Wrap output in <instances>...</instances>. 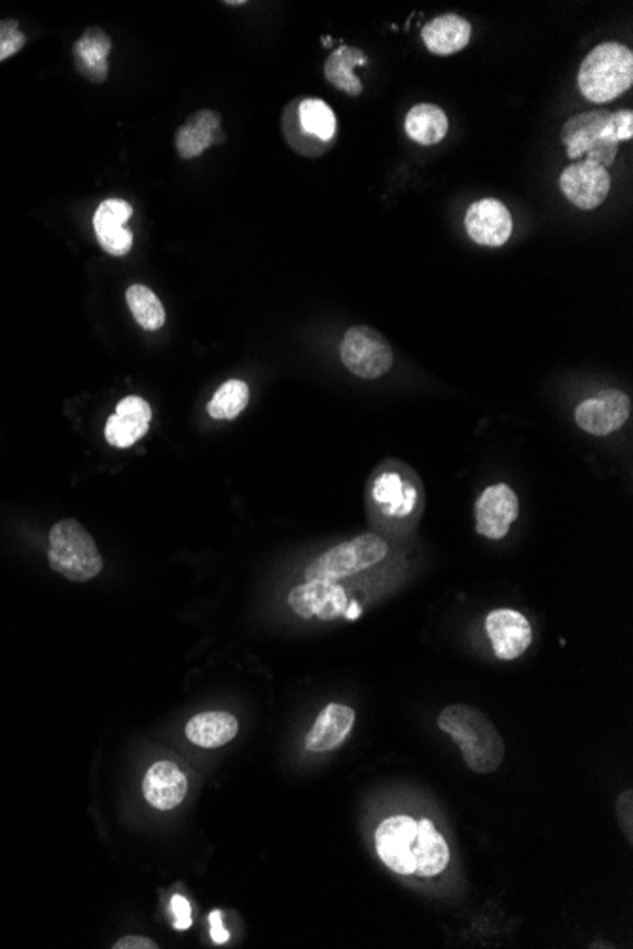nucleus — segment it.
I'll return each mask as SVG.
<instances>
[{
	"mask_svg": "<svg viewBox=\"0 0 633 949\" xmlns=\"http://www.w3.org/2000/svg\"><path fill=\"white\" fill-rule=\"evenodd\" d=\"M438 726L461 749L472 772L492 773L505 759V741L486 714L469 705H449L438 716Z\"/></svg>",
	"mask_w": 633,
	"mask_h": 949,
	"instance_id": "nucleus-1",
	"label": "nucleus"
},
{
	"mask_svg": "<svg viewBox=\"0 0 633 949\" xmlns=\"http://www.w3.org/2000/svg\"><path fill=\"white\" fill-rule=\"evenodd\" d=\"M633 84V53L619 42L597 46L582 61L579 88L592 103L604 104L626 93Z\"/></svg>",
	"mask_w": 633,
	"mask_h": 949,
	"instance_id": "nucleus-2",
	"label": "nucleus"
},
{
	"mask_svg": "<svg viewBox=\"0 0 633 949\" xmlns=\"http://www.w3.org/2000/svg\"><path fill=\"white\" fill-rule=\"evenodd\" d=\"M50 567L73 582H89L103 569L96 540L76 520H61L48 535Z\"/></svg>",
	"mask_w": 633,
	"mask_h": 949,
	"instance_id": "nucleus-3",
	"label": "nucleus"
},
{
	"mask_svg": "<svg viewBox=\"0 0 633 949\" xmlns=\"http://www.w3.org/2000/svg\"><path fill=\"white\" fill-rule=\"evenodd\" d=\"M389 552L387 542L377 535L364 533L347 542L334 546L311 561L306 569V582H338L347 576L362 573L385 560Z\"/></svg>",
	"mask_w": 633,
	"mask_h": 949,
	"instance_id": "nucleus-4",
	"label": "nucleus"
},
{
	"mask_svg": "<svg viewBox=\"0 0 633 949\" xmlns=\"http://www.w3.org/2000/svg\"><path fill=\"white\" fill-rule=\"evenodd\" d=\"M561 140L571 160L588 155L586 162L597 163L605 170L611 167L620 145L612 137L609 111L582 112L569 118L561 129Z\"/></svg>",
	"mask_w": 633,
	"mask_h": 949,
	"instance_id": "nucleus-5",
	"label": "nucleus"
},
{
	"mask_svg": "<svg viewBox=\"0 0 633 949\" xmlns=\"http://www.w3.org/2000/svg\"><path fill=\"white\" fill-rule=\"evenodd\" d=\"M342 362L353 376L361 379H377L385 376L393 364L395 354L389 341L380 332L359 324L346 332L339 346Z\"/></svg>",
	"mask_w": 633,
	"mask_h": 949,
	"instance_id": "nucleus-6",
	"label": "nucleus"
},
{
	"mask_svg": "<svg viewBox=\"0 0 633 949\" xmlns=\"http://www.w3.org/2000/svg\"><path fill=\"white\" fill-rule=\"evenodd\" d=\"M632 412V402L622 390H601L576 405V425L592 436H607L624 427Z\"/></svg>",
	"mask_w": 633,
	"mask_h": 949,
	"instance_id": "nucleus-7",
	"label": "nucleus"
},
{
	"mask_svg": "<svg viewBox=\"0 0 633 949\" xmlns=\"http://www.w3.org/2000/svg\"><path fill=\"white\" fill-rule=\"evenodd\" d=\"M415 834H418V821H413L408 815L385 819L377 826V854L387 869L402 876L415 874V859L412 851Z\"/></svg>",
	"mask_w": 633,
	"mask_h": 949,
	"instance_id": "nucleus-8",
	"label": "nucleus"
},
{
	"mask_svg": "<svg viewBox=\"0 0 633 949\" xmlns=\"http://www.w3.org/2000/svg\"><path fill=\"white\" fill-rule=\"evenodd\" d=\"M476 530L482 537L492 540H501L507 537L512 523L520 515V501L512 487L507 484H495L487 487L486 491L476 501Z\"/></svg>",
	"mask_w": 633,
	"mask_h": 949,
	"instance_id": "nucleus-9",
	"label": "nucleus"
},
{
	"mask_svg": "<svg viewBox=\"0 0 633 949\" xmlns=\"http://www.w3.org/2000/svg\"><path fill=\"white\" fill-rule=\"evenodd\" d=\"M347 604H349V597L346 589L336 582H303L288 594V607L300 619L319 616L324 622H332L344 616Z\"/></svg>",
	"mask_w": 633,
	"mask_h": 949,
	"instance_id": "nucleus-10",
	"label": "nucleus"
},
{
	"mask_svg": "<svg viewBox=\"0 0 633 949\" xmlns=\"http://www.w3.org/2000/svg\"><path fill=\"white\" fill-rule=\"evenodd\" d=\"M560 188L576 209L592 211L604 203L611 190V177L601 165L576 162L561 173Z\"/></svg>",
	"mask_w": 633,
	"mask_h": 949,
	"instance_id": "nucleus-11",
	"label": "nucleus"
},
{
	"mask_svg": "<svg viewBox=\"0 0 633 949\" xmlns=\"http://www.w3.org/2000/svg\"><path fill=\"white\" fill-rule=\"evenodd\" d=\"M486 633L499 660L512 662L531 647L533 629L522 612L497 609L487 614Z\"/></svg>",
	"mask_w": 633,
	"mask_h": 949,
	"instance_id": "nucleus-12",
	"label": "nucleus"
},
{
	"mask_svg": "<svg viewBox=\"0 0 633 949\" xmlns=\"http://www.w3.org/2000/svg\"><path fill=\"white\" fill-rule=\"evenodd\" d=\"M467 234L474 244L501 247L512 236V216L499 199H480L464 216Z\"/></svg>",
	"mask_w": 633,
	"mask_h": 949,
	"instance_id": "nucleus-13",
	"label": "nucleus"
},
{
	"mask_svg": "<svg viewBox=\"0 0 633 949\" xmlns=\"http://www.w3.org/2000/svg\"><path fill=\"white\" fill-rule=\"evenodd\" d=\"M188 781L177 764L162 760L148 767L142 781V795L154 810H175L185 800Z\"/></svg>",
	"mask_w": 633,
	"mask_h": 949,
	"instance_id": "nucleus-14",
	"label": "nucleus"
},
{
	"mask_svg": "<svg viewBox=\"0 0 633 949\" xmlns=\"http://www.w3.org/2000/svg\"><path fill=\"white\" fill-rule=\"evenodd\" d=\"M355 724V711L344 703H331L324 707L315 719L313 728L306 737V749L311 752H326L338 749L351 734Z\"/></svg>",
	"mask_w": 633,
	"mask_h": 949,
	"instance_id": "nucleus-15",
	"label": "nucleus"
},
{
	"mask_svg": "<svg viewBox=\"0 0 633 949\" xmlns=\"http://www.w3.org/2000/svg\"><path fill=\"white\" fill-rule=\"evenodd\" d=\"M112 50L111 37L99 27H89L74 45V65L76 71L94 84H103L109 76V53Z\"/></svg>",
	"mask_w": 633,
	"mask_h": 949,
	"instance_id": "nucleus-16",
	"label": "nucleus"
},
{
	"mask_svg": "<svg viewBox=\"0 0 633 949\" xmlns=\"http://www.w3.org/2000/svg\"><path fill=\"white\" fill-rule=\"evenodd\" d=\"M221 135V114L214 111H199L186 120L185 126L178 127L175 135V147L183 160H191L203 154L207 148L213 147Z\"/></svg>",
	"mask_w": 633,
	"mask_h": 949,
	"instance_id": "nucleus-17",
	"label": "nucleus"
},
{
	"mask_svg": "<svg viewBox=\"0 0 633 949\" xmlns=\"http://www.w3.org/2000/svg\"><path fill=\"white\" fill-rule=\"evenodd\" d=\"M372 499L382 514L389 517H406L412 514L418 502V489L410 479L398 472H383L372 484Z\"/></svg>",
	"mask_w": 633,
	"mask_h": 949,
	"instance_id": "nucleus-18",
	"label": "nucleus"
},
{
	"mask_svg": "<svg viewBox=\"0 0 633 949\" xmlns=\"http://www.w3.org/2000/svg\"><path fill=\"white\" fill-rule=\"evenodd\" d=\"M412 851L415 859V876L435 877L443 874L448 866V844L429 819L418 821V834L413 839Z\"/></svg>",
	"mask_w": 633,
	"mask_h": 949,
	"instance_id": "nucleus-19",
	"label": "nucleus"
},
{
	"mask_svg": "<svg viewBox=\"0 0 633 949\" xmlns=\"http://www.w3.org/2000/svg\"><path fill=\"white\" fill-rule=\"evenodd\" d=\"M471 23L456 14H444L429 22L423 29V42L435 55H451L461 52L471 42Z\"/></svg>",
	"mask_w": 633,
	"mask_h": 949,
	"instance_id": "nucleus-20",
	"label": "nucleus"
},
{
	"mask_svg": "<svg viewBox=\"0 0 633 949\" xmlns=\"http://www.w3.org/2000/svg\"><path fill=\"white\" fill-rule=\"evenodd\" d=\"M237 719L222 711H209L191 716L186 724L185 734L190 744L201 749H216L228 745L237 736Z\"/></svg>",
	"mask_w": 633,
	"mask_h": 949,
	"instance_id": "nucleus-21",
	"label": "nucleus"
},
{
	"mask_svg": "<svg viewBox=\"0 0 633 949\" xmlns=\"http://www.w3.org/2000/svg\"><path fill=\"white\" fill-rule=\"evenodd\" d=\"M369 58L359 48L342 46L328 55L324 63V76L334 88L347 96L359 97L362 93V82L355 76L357 66L367 65Z\"/></svg>",
	"mask_w": 633,
	"mask_h": 949,
	"instance_id": "nucleus-22",
	"label": "nucleus"
},
{
	"mask_svg": "<svg viewBox=\"0 0 633 949\" xmlns=\"http://www.w3.org/2000/svg\"><path fill=\"white\" fill-rule=\"evenodd\" d=\"M296 126L300 133L310 137L313 145L331 142L338 132V120L328 104L321 99H300L296 101Z\"/></svg>",
	"mask_w": 633,
	"mask_h": 949,
	"instance_id": "nucleus-23",
	"label": "nucleus"
},
{
	"mask_svg": "<svg viewBox=\"0 0 633 949\" xmlns=\"http://www.w3.org/2000/svg\"><path fill=\"white\" fill-rule=\"evenodd\" d=\"M405 127L408 137L413 142L431 147V145H436V142H440L446 137V133H448V116L436 104H415L406 114Z\"/></svg>",
	"mask_w": 633,
	"mask_h": 949,
	"instance_id": "nucleus-24",
	"label": "nucleus"
},
{
	"mask_svg": "<svg viewBox=\"0 0 633 949\" xmlns=\"http://www.w3.org/2000/svg\"><path fill=\"white\" fill-rule=\"evenodd\" d=\"M126 302L133 319L145 330H160L165 324V310L160 298L145 285H132L127 288Z\"/></svg>",
	"mask_w": 633,
	"mask_h": 949,
	"instance_id": "nucleus-25",
	"label": "nucleus"
},
{
	"mask_svg": "<svg viewBox=\"0 0 633 949\" xmlns=\"http://www.w3.org/2000/svg\"><path fill=\"white\" fill-rule=\"evenodd\" d=\"M249 404V385L241 379H228L207 404V412L216 421L236 420Z\"/></svg>",
	"mask_w": 633,
	"mask_h": 949,
	"instance_id": "nucleus-26",
	"label": "nucleus"
},
{
	"mask_svg": "<svg viewBox=\"0 0 633 949\" xmlns=\"http://www.w3.org/2000/svg\"><path fill=\"white\" fill-rule=\"evenodd\" d=\"M148 427L150 425L137 423V421L127 420V417L114 413L104 425V438L114 448H132L133 444L139 442L140 438L147 435Z\"/></svg>",
	"mask_w": 633,
	"mask_h": 949,
	"instance_id": "nucleus-27",
	"label": "nucleus"
},
{
	"mask_svg": "<svg viewBox=\"0 0 633 949\" xmlns=\"http://www.w3.org/2000/svg\"><path fill=\"white\" fill-rule=\"evenodd\" d=\"M132 214L133 207L127 201H124V199H107L101 205L97 207L96 216H94V228H96V232L122 228L132 218Z\"/></svg>",
	"mask_w": 633,
	"mask_h": 949,
	"instance_id": "nucleus-28",
	"label": "nucleus"
},
{
	"mask_svg": "<svg viewBox=\"0 0 633 949\" xmlns=\"http://www.w3.org/2000/svg\"><path fill=\"white\" fill-rule=\"evenodd\" d=\"M96 236L101 249L111 257H126L132 251L133 234L126 226L96 232Z\"/></svg>",
	"mask_w": 633,
	"mask_h": 949,
	"instance_id": "nucleus-29",
	"label": "nucleus"
},
{
	"mask_svg": "<svg viewBox=\"0 0 633 949\" xmlns=\"http://www.w3.org/2000/svg\"><path fill=\"white\" fill-rule=\"evenodd\" d=\"M116 413L122 417H127V420L145 423V425H150V420H152V408L148 405L145 398L140 397L122 398L116 405Z\"/></svg>",
	"mask_w": 633,
	"mask_h": 949,
	"instance_id": "nucleus-30",
	"label": "nucleus"
},
{
	"mask_svg": "<svg viewBox=\"0 0 633 949\" xmlns=\"http://www.w3.org/2000/svg\"><path fill=\"white\" fill-rule=\"evenodd\" d=\"M611 132L612 137L622 142L630 140L633 137V112L619 111L611 112Z\"/></svg>",
	"mask_w": 633,
	"mask_h": 949,
	"instance_id": "nucleus-31",
	"label": "nucleus"
},
{
	"mask_svg": "<svg viewBox=\"0 0 633 949\" xmlns=\"http://www.w3.org/2000/svg\"><path fill=\"white\" fill-rule=\"evenodd\" d=\"M171 912H173V927L177 931H186L191 927L190 902L181 895L171 898Z\"/></svg>",
	"mask_w": 633,
	"mask_h": 949,
	"instance_id": "nucleus-32",
	"label": "nucleus"
},
{
	"mask_svg": "<svg viewBox=\"0 0 633 949\" xmlns=\"http://www.w3.org/2000/svg\"><path fill=\"white\" fill-rule=\"evenodd\" d=\"M27 42V38L23 33H14V35H8V37L0 38V61L8 60V58H12L15 53L22 50L23 46Z\"/></svg>",
	"mask_w": 633,
	"mask_h": 949,
	"instance_id": "nucleus-33",
	"label": "nucleus"
},
{
	"mask_svg": "<svg viewBox=\"0 0 633 949\" xmlns=\"http://www.w3.org/2000/svg\"><path fill=\"white\" fill-rule=\"evenodd\" d=\"M209 923H211V938H213L214 944H226L229 940V933L226 931V927L222 925V913L219 910H214L209 915Z\"/></svg>",
	"mask_w": 633,
	"mask_h": 949,
	"instance_id": "nucleus-34",
	"label": "nucleus"
},
{
	"mask_svg": "<svg viewBox=\"0 0 633 949\" xmlns=\"http://www.w3.org/2000/svg\"><path fill=\"white\" fill-rule=\"evenodd\" d=\"M114 949H156L154 940H150V938H145V936H126V938H122L119 942L112 946Z\"/></svg>",
	"mask_w": 633,
	"mask_h": 949,
	"instance_id": "nucleus-35",
	"label": "nucleus"
},
{
	"mask_svg": "<svg viewBox=\"0 0 633 949\" xmlns=\"http://www.w3.org/2000/svg\"><path fill=\"white\" fill-rule=\"evenodd\" d=\"M619 813L626 815V821L622 824L626 828L628 838L632 841V792L630 790L619 798Z\"/></svg>",
	"mask_w": 633,
	"mask_h": 949,
	"instance_id": "nucleus-36",
	"label": "nucleus"
},
{
	"mask_svg": "<svg viewBox=\"0 0 633 949\" xmlns=\"http://www.w3.org/2000/svg\"><path fill=\"white\" fill-rule=\"evenodd\" d=\"M17 33V22L15 20H2L0 22V38L8 37Z\"/></svg>",
	"mask_w": 633,
	"mask_h": 949,
	"instance_id": "nucleus-37",
	"label": "nucleus"
},
{
	"mask_svg": "<svg viewBox=\"0 0 633 949\" xmlns=\"http://www.w3.org/2000/svg\"><path fill=\"white\" fill-rule=\"evenodd\" d=\"M344 616H346L347 620L359 619V616H361V604L357 603V601H349L346 612H344Z\"/></svg>",
	"mask_w": 633,
	"mask_h": 949,
	"instance_id": "nucleus-38",
	"label": "nucleus"
},
{
	"mask_svg": "<svg viewBox=\"0 0 633 949\" xmlns=\"http://www.w3.org/2000/svg\"><path fill=\"white\" fill-rule=\"evenodd\" d=\"M323 46H326V48H331V46H332V40H331V38H328V37H323Z\"/></svg>",
	"mask_w": 633,
	"mask_h": 949,
	"instance_id": "nucleus-39",
	"label": "nucleus"
},
{
	"mask_svg": "<svg viewBox=\"0 0 633 949\" xmlns=\"http://www.w3.org/2000/svg\"><path fill=\"white\" fill-rule=\"evenodd\" d=\"M229 7H241L245 4L244 0H236V2H228Z\"/></svg>",
	"mask_w": 633,
	"mask_h": 949,
	"instance_id": "nucleus-40",
	"label": "nucleus"
}]
</instances>
